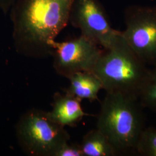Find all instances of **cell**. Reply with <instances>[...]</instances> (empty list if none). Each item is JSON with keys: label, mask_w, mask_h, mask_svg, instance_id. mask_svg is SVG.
<instances>
[{"label": "cell", "mask_w": 156, "mask_h": 156, "mask_svg": "<svg viewBox=\"0 0 156 156\" xmlns=\"http://www.w3.org/2000/svg\"><path fill=\"white\" fill-rule=\"evenodd\" d=\"M69 20L82 35L105 49L111 48L121 33L112 27L98 0H75Z\"/></svg>", "instance_id": "obj_7"}, {"label": "cell", "mask_w": 156, "mask_h": 156, "mask_svg": "<svg viewBox=\"0 0 156 156\" xmlns=\"http://www.w3.org/2000/svg\"><path fill=\"white\" fill-rule=\"evenodd\" d=\"M140 101L119 93H106L97 116V127L118 153L135 150L145 128Z\"/></svg>", "instance_id": "obj_3"}, {"label": "cell", "mask_w": 156, "mask_h": 156, "mask_svg": "<svg viewBox=\"0 0 156 156\" xmlns=\"http://www.w3.org/2000/svg\"><path fill=\"white\" fill-rule=\"evenodd\" d=\"M147 66L120 33L115 44L102 52L91 71L106 93H119L138 100L150 71Z\"/></svg>", "instance_id": "obj_2"}, {"label": "cell", "mask_w": 156, "mask_h": 156, "mask_svg": "<svg viewBox=\"0 0 156 156\" xmlns=\"http://www.w3.org/2000/svg\"><path fill=\"white\" fill-rule=\"evenodd\" d=\"M135 150L143 156H156V128H144L138 139Z\"/></svg>", "instance_id": "obj_12"}, {"label": "cell", "mask_w": 156, "mask_h": 156, "mask_svg": "<svg viewBox=\"0 0 156 156\" xmlns=\"http://www.w3.org/2000/svg\"><path fill=\"white\" fill-rule=\"evenodd\" d=\"M81 102V100L66 92L63 94L57 93L54 97L51 110L48 112L49 116L63 127H74L84 116L89 115L84 111Z\"/></svg>", "instance_id": "obj_8"}, {"label": "cell", "mask_w": 156, "mask_h": 156, "mask_svg": "<svg viewBox=\"0 0 156 156\" xmlns=\"http://www.w3.org/2000/svg\"><path fill=\"white\" fill-rule=\"evenodd\" d=\"M50 46L55 71L67 78L79 72L91 71L102 53L100 46L82 35L67 41H51Z\"/></svg>", "instance_id": "obj_6"}, {"label": "cell", "mask_w": 156, "mask_h": 156, "mask_svg": "<svg viewBox=\"0 0 156 156\" xmlns=\"http://www.w3.org/2000/svg\"><path fill=\"white\" fill-rule=\"evenodd\" d=\"M138 100L143 107L156 112V66L150 69Z\"/></svg>", "instance_id": "obj_11"}, {"label": "cell", "mask_w": 156, "mask_h": 156, "mask_svg": "<svg viewBox=\"0 0 156 156\" xmlns=\"http://www.w3.org/2000/svg\"><path fill=\"white\" fill-rule=\"evenodd\" d=\"M75 0H20L15 18L18 51L26 57L52 56L51 41L67 26Z\"/></svg>", "instance_id": "obj_1"}, {"label": "cell", "mask_w": 156, "mask_h": 156, "mask_svg": "<svg viewBox=\"0 0 156 156\" xmlns=\"http://www.w3.org/2000/svg\"><path fill=\"white\" fill-rule=\"evenodd\" d=\"M68 79L69 86L66 93L82 101H94L98 99V95L103 89L99 78L92 71H82L73 73Z\"/></svg>", "instance_id": "obj_9"}, {"label": "cell", "mask_w": 156, "mask_h": 156, "mask_svg": "<svg viewBox=\"0 0 156 156\" xmlns=\"http://www.w3.org/2000/svg\"><path fill=\"white\" fill-rule=\"evenodd\" d=\"M80 145L83 156H114L118 154L110 140L97 128L85 134Z\"/></svg>", "instance_id": "obj_10"}, {"label": "cell", "mask_w": 156, "mask_h": 156, "mask_svg": "<svg viewBox=\"0 0 156 156\" xmlns=\"http://www.w3.org/2000/svg\"><path fill=\"white\" fill-rule=\"evenodd\" d=\"M123 38L148 66H156V6L134 5L125 11Z\"/></svg>", "instance_id": "obj_5"}, {"label": "cell", "mask_w": 156, "mask_h": 156, "mask_svg": "<svg viewBox=\"0 0 156 156\" xmlns=\"http://www.w3.org/2000/svg\"><path fill=\"white\" fill-rule=\"evenodd\" d=\"M54 156H83V154L80 144L68 141L58 149Z\"/></svg>", "instance_id": "obj_13"}, {"label": "cell", "mask_w": 156, "mask_h": 156, "mask_svg": "<svg viewBox=\"0 0 156 156\" xmlns=\"http://www.w3.org/2000/svg\"><path fill=\"white\" fill-rule=\"evenodd\" d=\"M19 144L29 156H54L64 143L68 133L55 122L48 112L33 108L23 113L16 126Z\"/></svg>", "instance_id": "obj_4"}]
</instances>
